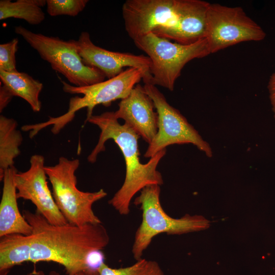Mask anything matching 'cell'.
<instances>
[{
	"instance_id": "19",
	"label": "cell",
	"mask_w": 275,
	"mask_h": 275,
	"mask_svg": "<svg viewBox=\"0 0 275 275\" xmlns=\"http://www.w3.org/2000/svg\"><path fill=\"white\" fill-rule=\"evenodd\" d=\"M99 275H164L155 261L142 258L133 264L119 268H113L103 262L98 269Z\"/></svg>"
},
{
	"instance_id": "4",
	"label": "cell",
	"mask_w": 275,
	"mask_h": 275,
	"mask_svg": "<svg viewBox=\"0 0 275 275\" xmlns=\"http://www.w3.org/2000/svg\"><path fill=\"white\" fill-rule=\"evenodd\" d=\"M144 73L139 68H127L117 76L103 81L85 87H76L61 80L63 90L71 94H81L70 99L67 112L63 115L53 117L45 122L35 124L24 125V131H30L29 137L33 138L44 128L52 126L51 131L57 134L70 122L79 110L87 108L85 122L93 115L94 107L99 104L108 106L113 101L127 97L134 87L143 80Z\"/></svg>"
},
{
	"instance_id": "5",
	"label": "cell",
	"mask_w": 275,
	"mask_h": 275,
	"mask_svg": "<svg viewBox=\"0 0 275 275\" xmlns=\"http://www.w3.org/2000/svg\"><path fill=\"white\" fill-rule=\"evenodd\" d=\"M160 185H150L143 188L134 201L142 211L141 223L136 231L132 254L137 261L142 258L144 252L152 239L161 233L181 234L209 228V221L201 215L186 214L174 218L163 210L160 202Z\"/></svg>"
},
{
	"instance_id": "12",
	"label": "cell",
	"mask_w": 275,
	"mask_h": 275,
	"mask_svg": "<svg viewBox=\"0 0 275 275\" xmlns=\"http://www.w3.org/2000/svg\"><path fill=\"white\" fill-rule=\"evenodd\" d=\"M71 40L83 63L98 69L108 79L120 74L125 67H133L143 71L144 84L150 82L152 62L147 56L106 50L95 45L87 32H81L78 40Z\"/></svg>"
},
{
	"instance_id": "18",
	"label": "cell",
	"mask_w": 275,
	"mask_h": 275,
	"mask_svg": "<svg viewBox=\"0 0 275 275\" xmlns=\"http://www.w3.org/2000/svg\"><path fill=\"white\" fill-rule=\"evenodd\" d=\"M46 4L45 0H1L0 20L14 18L23 19L30 24H39L45 19L41 8Z\"/></svg>"
},
{
	"instance_id": "3",
	"label": "cell",
	"mask_w": 275,
	"mask_h": 275,
	"mask_svg": "<svg viewBox=\"0 0 275 275\" xmlns=\"http://www.w3.org/2000/svg\"><path fill=\"white\" fill-rule=\"evenodd\" d=\"M87 122L97 126L100 130L98 143L87 157L88 162L93 163L96 161L98 154L105 149V142L111 139L118 145L124 156L125 180L108 203L120 214L127 215L130 211L131 200L137 193L147 186L163 184L162 175L157 168L166 154V149L158 152L147 163H142L139 157L140 136L125 123L120 124L114 112L92 115Z\"/></svg>"
},
{
	"instance_id": "14",
	"label": "cell",
	"mask_w": 275,
	"mask_h": 275,
	"mask_svg": "<svg viewBox=\"0 0 275 275\" xmlns=\"http://www.w3.org/2000/svg\"><path fill=\"white\" fill-rule=\"evenodd\" d=\"M17 170L15 167L4 172L2 196L0 203V237L12 234L31 235L33 228L20 213L17 203L14 177Z\"/></svg>"
},
{
	"instance_id": "8",
	"label": "cell",
	"mask_w": 275,
	"mask_h": 275,
	"mask_svg": "<svg viewBox=\"0 0 275 275\" xmlns=\"http://www.w3.org/2000/svg\"><path fill=\"white\" fill-rule=\"evenodd\" d=\"M14 31L73 86L85 87L105 80L100 70L83 63L71 40L35 33L21 25L15 26Z\"/></svg>"
},
{
	"instance_id": "23",
	"label": "cell",
	"mask_w": 275,
	"mask_h": 275,
	"mask_svg": "<svg viewBox=\"0 0 275 275\" xmlns=\"http://www.w3.org/2000/svg\"><path fill=\"white\" fill-rule=\"evenodd\" d=\"M13 95L9 90L4 86H1L0 88V112L5 109L7 105L11 101L13 98Z\"/></svg>"
},
{
	"instance_id": "2",
	"label": "cell",
	"mask_w": 275,
	"mask_h": 275,
	"mask_svg": "<svg viewBox=\"0 0 275 275\" xmlns=\"http://www.w3.org/2000/svg\"><path fill=\"white\" fill-rule=\"evenodd\" d=\"M22 214L33 228L31 262H56L64 267L68 275L79 272L92 275L88 265L90 255L101 251L109 241L101 223L53 225L37 211L24 210Z\"/></svg>"
},
{
	"instance_id": "9",
	"label": "cell",
	"mask_w": 275,
	"mask_h": 275,
	"mask_svg": "<svg viewBox=\"0 0 275 275\" xmlns=\"http://www.w3.org/2000/svg\"><path fill=\"white\" fill-rule=\"evenodd\" d=\"M143 87L152 99L158 115L157 132L144 156L150 158L170 145L192 144L206 156L212 157V149L208 143L180 112L168 102L156 86L146 83Z\"/></svg>"
},
{
	"instance_id": "25",
	"label": "cell",
	"mask_w": 275,
	"mask_h": 275,
	"mask_svg": "<svg viewBox=\"0 0 275 275\" xmlns=\"http://www.w3.org/2000/svg\"><path fill=\"white\" fill-rule=\"evenodd\" d=\"M75 275H86V274L84 272H79Z\"/></svg>"
},
{
	"instance_id": "11",
	"label": "cell",
	"mask_w": 275,
	"mask_h": 275,
	"mask_svg": "<svg viewBox=\"0 0 275 275\" xmlns=\"http://www.w3.org/2000/svg\"><path fill=\"white\" fill-rule=\"evenodd\" d=\"M30 163V168L26 171L17 172L15 175L17 198L30 201L36 207V211L50 224H67L49 188L44 156L34 154L31 157Z\"/></svg>"
},
{
	"instance_id": "17",
	"label": "cell",
	"mask_w": 275,
	"mask_h": 275,
	"mask_svg": "<svg viewBox=\"0 0 275 275\" xmlns=\"http://www.w3.org/2000/svg\"><path fill=\"white\" fill-rule=\"evenodd\" d=\"M17 123L12 118L0 116V179L4 172L14 167L15 159L20 154V146L23 138L17 129Z\"/></svg>"
},
{
	"instance_id": "10",
	"label": "cell",
	"mask_w": 275,
	"mask_h": 275,
	"mask_svg": "<svg viewBox=\"0 0 275 275\" xmlns=\"http://www.w3.org/2000/svg\"><path fill=\"white\" fill-rule=\"evenodd\" d=\"M266 35L241 7L210 4L206 38L211 53L243 42L260 41Z\"/></svg>"
},
{
	"instance_id": "15",
	"label": "cell",
	"mask_w": 275,
	"mask_h": 275,
	"mask_svg": "<svg viewBox=\"0 0 275 275\" xmlns=\"http://www.w3.org/2000/svg\"><path fill=\"white\" fill-rule=\"evenodd\" d=\"M1 81L13 96L25 100L34 112L41 108L39 95L43 86L39 80L25 72H7L0 70Z\"/></svg>"
},
{
	"instance_id": "22",
	"label": "cell",
	"mask_w": 275,
	"mask_h": 275,
	"mask_svg": "<svg viewBox=\"0 0 275 275\" xmlns=\"http://www.w3.org/2000/svg\"><path fill=\"white\" fill-rule=\"evenodd\" d=\"M267 88L272 111L275 118V70L269 77Z\"/></svg>"
},
{
	"instance_id": "1",
	"label": "cell",
	"mask_w": 275,
	"mask_h": 275,
	"mask_svg": "<svg viewBox=\"0 0 275 275\" xmlns=\"http://www.w3.org/2000/svg\"><path fill=\"white\" fill-rule=\"evenodd\" d=\"M209 5L201 0H127L122 8L124 27L132 40L152 33L192 44L206 37Z\"/></svg>"
},
{
	"instance_id": "13",
	"label": "cell",
	"mask_w": 275,
	"mask_h": 275,
	"mask_svg": "<svg viewBox=\"0 0 275 275\" xmlns=\"http://www.w3.org/2000/svg\"><path fill=\"white\" fill-rule=\"evenodd\" d=\"M151 97L144 87L138 84L126 98L121 100L116 117L124 120L125 124L150 144L158 130V115Z\"/></svg>"
},
{
	"instance_id": "7",
	"label": "cell",
	"mask_w": 275,
	"mask_h": 275,
	"mask_svg": "<svg viewBox=\"0 0 275 275\" xmlns=\"http://www.w3.org/2000/svg\"><path fill=\"white\" fill-rule=\"evenodd\" d=\"M137 48L143 51L152 62L150 84L172 91L182 70L189 61L211 53L206 38L194 43L173 42L149 33L133 40Z\"/></svg>"
},
{
	"instance_id": "20",
	"label": "cell",
	"mask_w": 275,
	"mask_h": 275,
	"mask_svg": "<svg viewBox=\"0 0 275 275\" xmlns=\"http://www.w3.org/2000/svg\"><path fill=\"white\" fill-rule=\"evenodd\" d=\"M88 0H47V12L51 16H75L86 7Z\"/></svg>"
},
{
	"instance_id": "16",
	"label": "cell",
	"mask_w": 275,
	"mask_h": 275,
	"mask_svg": "<svg viewBox=\"0 0 275 275\" xmlns=\"http://www.w3.org/2000/svg\"><path fill=\"white\" fill-rule=\"evenodd\" d=\"M32 235L12 234L1 237L0 272L6 275L14 266L30 261Z\"/></svg>"
},
{
	"instance_id": "6",
	"label": "cell",
	"mask_w": 275,
	"mask_h": 275,
	"mask_svg": "<svg viewBox=\"0 0 275 275\" xmlns=\"http://www.w3.org/2000/svg\"><path fill=\"white\" fill-rule=\"evenodd\" d=\"M79 165V159L70 160L62 156L56 164L45 167L53 198L68 223L78 226L100 224L93 205L105 197L107 193L103 189L88 192L77 188L75 172Z\"/></svg>"
},
{
	"instance_id": "21",
	"label": "cell",
	"mask_w": 275,
	"mask_h": 275,
	"mask_svg": "<svg viewBox=\"0 0 275 275\" xmlns=\"http://www.w3.org/2000/svg\"><path fill=\"white\" fill-rule=\"evenodd\" d=\"M18 40L14 38L0 45V70L7 72H16L15 53L18 49Z\"/></svg>"
},
{
	"instance_id": "24",
	"label": "cell",
	"mask_w": 275,
	"mask_h": 275,
	"mask_svg": "<svg viewBox=\"0 0 275 275\" xmlns=\"http://www.w3.org/2000/svg\"><path fill=\"white\" fill-rule=\"evenodd\" d=\"M48 275H60V274L54 270L51 271Z\"/></svg>"
}]
</instances>
